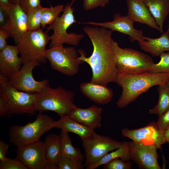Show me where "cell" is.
I'll return each instance as SVG.
<instances>
[{
  "label": "cell",
  "instance_id": "obj_1",
  "mask_svg": "<svg viewBox=\"0 0 169 169\" xmlns=\"http://www.w3.org/2000/svg\"><path fill=\"white\" fill-rule=\"evenodd\" d=\"M93 46L91 55L86 56L82 49L78 50L79 59L87 63L91 68V82L107 85L115 82L118 71L112 51L111 41L112 31L104 27L86 26L83 27Z\"/></svg>",
  "mask_w": 169,
  "mask_h": 169
},
{
  "label": "cell",
  "instance_id": "obj_2",
  "mask_svg": "<svg viewBox=\"0 0 169 169\" xmlns=\"http://www.w3.org/2000/svg\"><path fill=\"white\" fill-rule=\"evenodd\" d=\"M169 81V73H118L115 82L122 88V92L117 105L120 108H125L151 87L166 84Z\"/></svg>",
  "mask_w": 169,
  "mask_h": 169
},
{
  "label": "cell",
  "instance_id": "obj_3",
  "mask_svg": "<svg viewBox=\"0 0 169 169\" xmlns=\"http://www.w3.org/2000/svg\"><path fill=\"white\" fill-rule=\"evenodd\" d=\"M111 44L118 73L134 74L149 72L154 63L151 56L133 49L122 48L112 38Z\"/></svg>",
  "mask_w": 169,
  "mask_h": 169
},
{
  "label": "cell",
  "instance_id": "obj_4",
  "mask_svg": "<svg viewBox=\"0 0 169 169\" xmlns=\"http://www.w3.org/2000/svg\"><path fill=\"white\" fill-rule=\"evenodd\" d=\"M0 95L5 100L8 108L7 116L14 114L32 115L36 111L38 93H30L20 91L9 82L8 77L0 74Z\"/></svg>",
  "mask_w": 169,
  "mask_h": 169
},
{
  "label": "cell",
  "instance_id": "obj_5",
  "mask_svg": "<svg viewBox=\"0 0 169 169\" xmlns=\"http://www.w3.org/2000/svg\"><path fill=\"white\" fill-rule=\"evenodd\" d=\"M55 122L51 117L39 113L33 122L23 126L12 125L9 131V141L18 147L37 141L44 134L54 128Z\"/></svg>",
  "mask_w": 169,
  "mask_h": 169
},
{
  "label": "cell",
  "instance_id": "obj_6",
  "mask_svg": "<svg viewBox=\"0 0 169 169\" xmlns=\"http://www.w3.org/2000/svg\"><path fill=\"white\" fill-rule=\"evenodd\" d=\"M39 94L36 109L40 113L51 111L61 117L68 115L76 105L74 102V92L67 90L61 86L53 88L49 85Z\"/></svg>",
  "mask_w": 169,
  "mask_h": 169
},
{
  "label": "cell",
  "instance_id": "obj_7",
  "mask_svg": "<svg viewBox=\"0 0 169 169\" xmlns=\"http://www.w3.org/2000/svg\"><path fill=\"white\" fill-rule=\"evenodd\" d=\"M75 1L73 0L71 3H68L64 7L62 15L47 28L46 33L51 30L53 31V34L49 36L50 41L49 48L57 45H63L64 44L77 46L84 38L83 34L67 32L68 28L77 22L74 14V9L72 7Z\"/></svg>",
  "mask_w": 169,
  "mask_h": 169
},
{
  "label": "cell",
  "instance_id": "obj_8",
  "mask_svg": "<svg viewBox=\"0 0 169 169\" xmlns=\"http://www.w3.org/2000/svg\"><path fill=\"white\" fill-rule=\"evenodd\" d=\"M49 41V36L41 29L28 31L23 34L16 44L22 64L33 60L46 63L47 60L46 47Z\"/></svg>",
  "mask_w": 169,
  "mask_h": 169
},
{
  "label": "cell",
  "instance_id": "obj_9",
  "mask_svg": "<svg viewBox=\"0 0 169 169\" xmlns=\"http://www.w3.org/2000/svg\"><path fill=\"white\" fill-rule=\"evenodd\" d=\"M75 47L57 45L47 50L46 58L52 68L63 74L73 76L78 72L84 62L79 59Z\"/></svg>",
  "mask_w": 169,
  "mask_h": 169
},
{
  "label": "cell",
  "instance_id": "obj_10",
  "mask_svg": "<svg viewBox=\"0 0 169 169\" xmlns=\"http://www.w3.org/2000/svg\"><path fill=\"white\" fill-rule=\"evenodd\" d=\"M84 151L85 168L94 165L111 151L121 146L122 142L94 131L88 136L81 139Z\"/></svg>",
  "mask_w": 169,
  "mask_h": 169
},
{
  "label": "cell",
  "instance_id": "obj_11",
  "mask_svg": "<svg viewBox=\"0 0 169 169\" xmlns=\"http://www.w3.org/2000/svg\"><path fill=\"white\" fill-rule=\"evenodd\" d=\"M40 64L38 61L34 60L23 64L19 70L8 78L9 82L20 91L30 93H40L45 87L49 85V81L44 79L37 81L34 79L33 70Z\"/></svg>",
  "mask_w": 169,
  "mask_h": 169
},
{
  "label": "cell",
  "instance_id": "obj_12",
  "mask_svg": "<svg viewBox=\"0 0 169 169\" xmlns=\"http://www.w3.org/2000/svg\"><path fill=\"white\" fill-rule=\"evenodd\" d=\"M121 134L132 141L147 145H154L161 149L166 143L164 133L159 129L156 122H152L146 126L140 128L130 130L123 128Z\"/></svg>",
  "mask_w": 169,
  "mask_h": 169
},
{
  "label": "cell",
  "instance_id": "obj_13",
  "mask_svg": "<svg viewBox=\"0 0 169 169\" xmlns=\"http://www.w3.org/2000/svg\"><path fill=\"white\" fill-rule=\"evenodd\" d=\"M16 158L28 169H46L47 163L44 142L39 140L18 147Z\"/></svg>",
  "mask_w": 169,
  "mask_h": 169
},
{
  "label": "cell",
  "instance_id": "obj_14",
  "mask_svg": "<svg viewBox=\"0 0 169 169\" xmlns=\"http://www.w3.org/2000/svg\"><path fill=\"white\" fill-rule=\"evenodd\" d=\"M134 22L127 15L122 16L120 13H117L114 14L112 21L96 22L90 21L82 23L103 27L112 32L117 31L128 35L130 41L133 42L141 40L144 36L143 32L141 30L134 28Z\"/></svg>",
  "mask_w": 169,
  "mask_h": 169
},
{
  "label": "cell",
  "instance_id": "obj_15",
  "mask_svg": "<svg viewBox=\"0 0 169 169\" xmlns=\"http://www.w3.org/2000/svg\"><path fill=\"white\" fill-rule=\"evenodd\" d=\"M157 147L154 145H147L134 141L129 142L131 158L139 168L160 169L158 162Z\"/></svg>",
  "mask_w": 169,
  "mask_h": 169
},
{
  "label": "cell",
  "instance_id": "obj_16",
  "mask_svg": "<svg viewBox=\"0 0 169 169\" xmlns=\"http://www.w3.org/2000/svg\"><path fill=\"white\" fill-rule=\"evenodd\" d=\"M9 23L6 30L16 44L28 30L27 15L18 3H12L8 13Z\"/></svg>",
  "mask_w": 169,
  "mask_h": 169
},
{
  "label": "cell",
  "instance_id": "obj_17",
  "mask_svg": "<svg viewBox=\"0 0 169 169\" xmlns=\"http://www.w3.org/2000/svg\"><path fill=\"white\" fill-rule=\"evenodd\" d=\"M102 108L93 105L86 109L74 106L68 115L79 123L94 130L101 126Z\"/></svg>",
  "mask_w": 169,
  "mask_h": 169
},
{
  "label": "cell",
  "instance_id": "obj_18",
  "mask_svg": "<svg viewBox=\"0 0 169 169\" xmlns=\"http://www.w3.org/2000/svg\"><path fill=\"white\" fill-rule=\"evenodd\" d=\"M18 47L8 44L0 51V74L9 78L17 73L22 64Z\"/></svg>",
  "mask_w": 169,
  "mask_h": 169
},
{
  "label": "cell",
  "instance_id": "obj_19",
  "mask_svg": "<svg viewBox=\"0 0 169 169\" xmlns=\"http://www.w3.org/2000/svg\"><path fill=\"white\" fill-rule=\"evenodd\" d=\"M127 15L135 22L162 32L143 0H126Z\"/></svg>",
  "mask_w": 169,
  "mask_h": 169
},
{
  "label": "cell",
  "instance_id": "obj_20",
  "mask_svg": "<svg viewBox=\"0 0 169 169\" xmlns=\"http://www.w3.org/2000/svg\"><path fill=\"white\" fill-rule=\"evenodd\" d=\"M81 93L90 100L99 105L109 103L113 96L112 90L106 85L91 81L83 82L79 85Z\"/></svg>",
  "mask_w": 169,
  "mask_h": 169
},
{
  "label": "cell",
  "instance_id": "obj_21",
  "mask_svg": "<svg viewBox=\"0 0 169 169\" xmlns=\"http://www.w3.org/2000/svg\"><path fill=\"white\" fill-rule=\"evenodd\" d=\"M138 42L142 50L154 57L160 56L165 51H169V37L166 31L158 38L143 36Z\"/></svg>",
  "mask_w": 169,
  "mask_h": 169
},
{
  "label": "cell",
  "instance_id": "obj_22",
  "mask_svg": "<svg viewBox=\"0 0 169 169\" xmlns=\"http://www.w3.org/2000/svg\"><path fill=\"white\" fill-rule=\"evenodd\" d=\"M54 128L75 134L78 136L81 139L88 136L94 131L71 118L68 115L60 117L59 120L55 121Z\"/></svg>",
  "mask_w": 169,
  "mask_h": 169
},
{
  "label": "cell",
  "instance_id": "obj_23",
  "mask_svg": "<svg viewBox=\"0 0 169 169\" xmlns=\"http://www.w3.org/2000/svg\"><path fill=\"white\" fill-rule=\"evenodd\" d=\"M143 0L163 33L164 23L169 13V0Z\"/></svg>",
  "mask_w": 169,
  "mask_h": 169
},
{
  "label": "cell",
  "instance_id": "obj_24",
  "mask_svg": "<svg viewBox=\"0 0 169 169\" xmlns=\"http://www.w3.org/2000/svg\"><path fill=\"white\" fill-rule=\"evenodd\" d=\"M45 145L46 156L48 162L57 165L61 156V138L60 135L50 134L45 137Z\"/></svg>",
  "mask_w": 169,
  "mask_h": 169
},
{
  "label": "cell",
  "instance_id": "obj_25",
  "mask_svg": "<svg viewBox=\"0 0 169 169\" xmlns=\"http://www.w3.org/2000/svg\"><path fill=\"white\" fill-rule=\"evenodd\" d=\"M116 158H119L125 161H130L131 160L129 151V142L124 141L122 142L121 145L119 147L107 154L97 163L88 166L85 169H95Z\"/></svg>",
  "mask_w": 169,
  "mask_h": 169
},
{
  "label": "cell",
  "instance_id": "obj_26",
  "mask_svg": "<svg viewBox=\"0 0 169 169\" xmlns=\"http://www.w3.org/2000/svg\"><path fill=\"white\" fill-rule=\"evenodd\" d=\"M68 133L62 130L60 132L61 138V156L83 161L85 158L84 155L79 148L73 146Z\"/></svg>",
  "mask_w": 169,
  "mask_h": 169
},
{
  "label": "cell",
  "instance_id": "obj_27",
  "mask_svg": "<svg viewBox=\"0 0 169 169\" xmlns=\"http://www.w3.org/2000/svg\"><path fill=\"white\" fill-rule=\"evenodd\" d=\"M157 90L159 96L158 102L154 107L149 110L148 113L159 116L169 108V88L166 84L161 85L158 86Z\"/></svg>",
  "mask_w": 169,
  "mask_h": 169
},
{
  "label": "cell",
  "instance_id": "obj_28",
  "mask_svg": "<svg viewBox=\"0 0 169 169\" xmlns=\"http://www.w3.org/2000/svg\"><path fill=\"white\" fill-rule=\"evenodd\" d=\"M63 5H59L54 7L50 6L49 8H43L41 18V27L44 28L47 25L53 23L59 17V14L63 11Z\"/></svg>",
  "mask_w": 169,
  "mask_h": 169
},
{
  "label": "cell",
  "instance_id": "obj_29",
  "mask_svg": "<svg viewBox=\"0 0 169 169\" xmlns=\"http://www.w3.org/2000/svg\"><path fill=\"white\" fill-rule=\"evenodd\" d=\"M43 8L42 6L32 8L26 13L28 31L40 29Z\"/></svg>",
  "mask_w": 169,
  "mask_h": 169
},
{
  "label": "cell",
  "instance_id": "obj_30",
  "mask_svg": "<svg viewBox=\"0 0 169 169\" xmlns=\"http://www.w3.org/2000/svg\"><path fill=\"white\" fill-rule=\"evenodd\" d=\"M160 57V61L157 63L152 64L149 72L169 73V51L163 53Z\"/></svg>",
  "mask_w": 169,
  "mask_h": 169
},
{
  "label": "cell",
  "instance_id": "obj_31",
  "mask_svg": "<svg viewBox=\"0 0 169 169\" xmlns=\"http://www.w3.org/2000/svg\"><path fill=\"white\" fill-rule=\"evenodd\" d=\"M58 169H84L83 161L61 156L58 162Z\"/></svg>",
  "mask_w": 169,
  "mask_h": 169
},
{
  "label": "cell",
  "instance_id": "obj_32",
  "mask_svg": "<svg viewBox=\"0 0 169 169\" xmlns=\"http://www.w3.org/2000/svg\"><path fill=\"white\" fill-rule=\"evenodd\" d=\"M132 163L130 161H125L119 158H114L103 165L104 169H130Z\"/></svg>",
  "mask_w": 169,
  "mask_h": 169
},
{
  "label": "cell",
  "instance_id": "obj_33",
  "mask_svg": "<svg viewBox=\"0 0 169 169\" xmlns=\"http://www.w3.org/2000/svg\"><path fill=\"white\" fill-rule=\"evenodd\" d=\"M28 168L16 157L10 159L7 157L1 161L0 169H28Z\"/></svg>",
  "mask_w": 169,
  "mask_h": 169
},
{
  "label": "cell",
  "instance_id": "obj_34",
  "mask_svg": "<svg viewBox=\"0 0 169 169\" xmlns=\"http://www.w3.org/2000/svg\"><path fill=\"white\" fill-rule=\"evenodd\" d=\"M83 6L84 10L89 11L98 7H105L110 0H82Z\"/></svg>",
  "mask_w": 169,
  "mask_h": 169
},
{
  "label": "cell",
  "instance_id": "obj_35",
  "mask_svg": "<svg viewBox=\"0 0 169 169\" xmlns=\"http://www.w3.org/2000/svg\"><path fill=\"white\" fill-rule=\"evenodd\" d=\"M156 123L159 130L162 133L169 128V108L158 116Z\"/></svg>",
  "mask_w": 169,
  "mask_h": 169
},
{
  "label": "cell",
  "instance_id": "obj_36",
  "mask_svg": "<svg viewBox=\"0 0 169 169\" xmlns=\"http://www.w3.org/2000/svg\"><path fill=\"white\" fill-rule=\"evenodd\" d=\"M18 3L26 13L30 9L41 6V0H20Z\"/></svg>",
  "mask_w": 169,
  "mask_h": 169
},
{
  "label": "cell",
  "instance_id": "obj_37",
  "mask_svg": "<svg viewBox=\"0 0 169 169\" xmlns=\"http://www.w3.org/2000/svg\"><path fill=\"white\" fill-rule=\"evenodd\" d=\"M9 23V17L8 13L0 7V28L6 30Z\"/></svg>",
  "mask_w": 169,
  "mask_h": 169
},
{
  "label": "cell",
  "instance_id": "obj_38",
  "mask_svg": "<svg viewBox=\"0 0 169 169\" xmlns=\"http://www.w3.org/2000/svg\"><path fill=\"white\" fill-rule=\"evenodd\" d=\"M9 37L10 34L8 31L3 28H0V51L8 45L6 39Z\"/></svg>",
  "mask_w": 169,
  "mask_h": 169
},
{
  "label": "cell",
  "instance_id": "obj_39",
  "mask_svg": "<svg viewBox=\"0 0 169 169\" xmlns=\"http://www.w3.org/2000/svg\"><path fill=\"white\" fill-rule=\"evenodd\" d=\"M9 145L3 142L2 140L0 141V160L3 161L7 157L6 156L7 153Z\"/></svg>",
  "mask_w": 169,
  "mask_h": 169
},
{
  "label": "cell",
  "instance_id": "obj_40",
  "mask_svg": "<svg viewBox=\"0 0 169 169\" xmlns=\"http://www.w3.org/2000/svg\"><path fill=\"white\" fill-rule=\"evenodd\" d=\"M8 108L7 102L5 99L0 95V116L3 117L7 115Z\"/></svg>",
  "mask_w": 169,
  "mask_h": 169
},
{
  "label": "cell",
  "instance_id": "obj_41",
  "mask_svg": "<svg viewBox=\"0 0 169 169\" xmlns=\"http://www.w3.org/2000/svg\"><path fill=\"white\" fill-rule=\"evenodd\" d=\"M12 4L11 0H0V7L8 13Z\"/></svg>",
  "mask_w": 169,
  "mask_h": 169
},
{
  "label": "cell",
  "instance_id": "obj_42",
  "mask_svg": "<svg viewBox=\"0 0 169 169\" xmlns=\"http://www.w3.org/2000/svg\"><path fill=\"white\" fill-rule=\"evenodd\" d=\"M46 169H58V167L57 165L56 164L48 162L46 166Z\"/></svg>",
  "mask_w": 169,
  "mask_h": 169
},
{
  "label": "cell",
  "instance_id": "obj_43",
  "mask_svg": "<svg viewBox=\"0 0 169 169\" xmlns=\"http://www.w3.org/2000/svg\"><path fill=\"white\" fill-rule=\"evenodd\" d=\"M164 135L166 143H169V128L164 132Z\"/></svg>",
  "mask_w": 169,
  "mask_h": 169
},
{
  "label": "cell",
  "instance_id": "obj_44",
  "mask_svg": "<svg viewBox=\"0 0 169 169\" xmlns=\"http://www.w3.org/2000/svg\"><path fill=\"white\" fill-rule=\"evenodd\" d=\"M20 0H11L12 3H19Z\"/></svg>",
  "mask_w": 169,
  "mask_h": 169
},
{
  "label": "cell",
  "instance_id": "obj_45",
  "mask_svg": "<svg viewBox=\"0 0 169 169\" xmlns=\"http://www.w3.org/2000/svg\"><path fill=\"white\" fill-rule=\"evenodd\" d=\"M166 32H167V34H168V35L169 37V20H168V28H167V31H166Z\"/></svg>",
  "mask_w": 169,
  "mask_h": 169
},
{
  "label": "cell",
  "instance_id": "obj_46",
  "mask_svg": "<svg viewBox=\"0 0 169 169\" xmlns=\"http://www.w3.org/2000/svg\"><path fill=\"white\" fill-rule=\"evenodd\" d=\"M166 85L169 88V81L166 84Z\"/></svg>",
  "mask_w": 169,
  "mask_h": 169
}]
</instances>
